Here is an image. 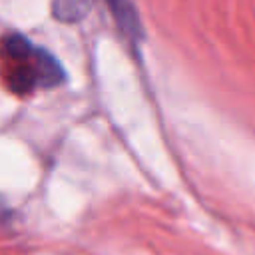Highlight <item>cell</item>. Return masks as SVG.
Returning a JSON list of instances; mask_svg holds the SVG:
<instances>
[{
	"instance_id": "2",
	"label": "cell",
	"mask_w": 255,
	"mask_h": 255,
	"mask_svg": "<svg viewBox=\"0 0 255 255\" xmlns=\"http://www.w3.org/2000/svg\"><path fill=\"white\" fill-rule=\"evenodd\" d=\"M88 10L86 0H54V16L64 22L80 20Z\"/></svg>"
},
{
	"instance_id": "1",
	"label": "cell",
	"mask_w": 255,
	"mask_h": 255,
	"mask_svg": "<svg viewBox=\"0 0 255 255\" xmlns=\"http://www.w3.org/2000/svg\"><path fill=\"white\" fill-rule=\"evenodd\" d=\"M0 72L14 94H30L36 88H52L64 80L60 64L42 48L20 34H8L0 42Z\"/></svg>"
}]
</instances>
